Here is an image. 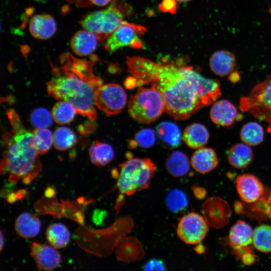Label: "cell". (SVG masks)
Segmentation results:
<instances>
[{"instance_id": "obj_1", "label": "cell", "mask_w": 271, "mask_h": 271, "mask_svg": "<svg viewBox=\"0 0 271 271\" xmlns=\"http://www.w3.org/2000/svg\"><path fill=\"white\" fill-rule=\"evenodd\" d=\"M128 71L137 85L151 84L163 97L165 111L175 120L189 118L202 107L197 91L181 64L159 63L139 56L127 57Z\"/></svg>"}, {"instance_id": "obj_2", "label": "cell", "mask_w": 271, "mask_h": 271, "mask_svg": "<svg viewBox=\"0 0 271 271\" xmlns=\"http://www.w3.org/2000/svg\"><path fill=\"white\" fill-rule=\"evenodd\" d=\"M97 60L95 55H92L90 60H86L77 58L70 53L62 54L60 64L52 65V77L47 83V91L51 97L69 102L77 113L92 121L97 117L94 93L103 83L93 71Z\"/></svg>"}, {"instance_id": "obj_3", "label": "cell", "mask_w": 271, "mask_h": 271, "mask_svg": "<svg viewBox=\"0 0 271 271\" xmlns=\"http://www.w3.org/2000/svg\"><path fill=\"white\" fill-rule=\"evenodd\" d=\"M7 114L10 128L3 134L5 150L1 172L8 174L9 180L12 183L21 181L28 185L38 176L42 169L33 131L25 127L14 109H9Z\"/></svg>"}, {"instance_id": "obj_4", "label": "cell", "mask_w": 271, "mask_h": 271, "mask_svg": "<svg viewBox=\"0 0 271 271\" xmlns=\"http://www.w3.org/2000/svg\"><path fill=\"white\" fill-rule=\"evenodd\" d=\"M156 166L149 158H129L115 172L116 186L121 194L130 196L150 185Z\"/></svg>"}, {"instance_id": "obj_5", "label": "cell", "mask_w": 271, "mask_h": 271, "mask_svg": "<svg viewBox=\"0 0 271 271\" xmlns=\"http://www.w3.org/2000/svg\"><path fill=\"white\" fill-rule=\"evenodd\" d=\"M164 111L163 97L153 87H140L130 96L128 103L129 116L140 123L149 124L156 121Z\"/></svg>"}, {"instance_id": "obj_6", "label": "cell", "mask_w": 271, "mask_h": 271, "mask_svg": "<svg viewBox=\"0 0 271 271\" xmlns=\"http://www.w3.org/2000/svg\"><path fill=\"white\" fill-rule=\"evenodd\" d=\"M239 106L266 124L271 132V74L255 86L249 94L240 99Z\"/></svg>"}, {"instance_id": "obj_7", "label": "cell", "mask_w": 271, "mask_h": 271, "mask_svg": "<svg viewBox=\"0 0 271 271\" xmlns=\"http://www.w3.org/2000/svg\"><path fill=\"white\" fill-rule=\"evenodd\" d=\"M124 13L112 4L107 8L92 12L84 17L80 25L85 30L96 34L100 41H106L119 27L127 22Z\"/></svg>"}, {"instance_id": "obj_8", "label": "cell", "mask_w": 271, "mask_h": 271, "mask_svg": "<svg viewBox=\"0 0 271 271\" xmlns=\"http://www.w3.org/2000/svg\"><path fill=\"white\" fill-rule=\"evenodd\" d=\"M94 103L107 116L120 112L127 103V96L123 88L115 83L102 84L96 90Z\"/></svg>"}, {"instance_id": "obj_9", "label": "cell", "mask_w": 271, "mask_h": 271, "mask_svg": "<svg viewBox=\"0 0 271 271\" xmlns=\"http://www.w3.org/2000/svg\"><path fill=\"white\" fill-rule=\"evenodd\" d=\"M147 31L140 25L127 22L119 27L107 39L105 44L106 50L114 52L119 48L129 46L134 49H142L143 44L139 37Z\"/></svg>"}, {"instance_id": "obj_10", "label": "cell", "mask_w": 271, "mask_h": 271, "mask_svg": "<svg viewBox=\"0 0 271 271\" xmlns=\"http://www.w3.org/2000/svg\"><path fill=\"white\" fill-rule=\"evenodd\" d=\"M208 230V224L203 216L196 212H190L182 217L177 227L179 238L185 243L191 245L202 241Z\"/></svg>"}, {"instance_id": "obj_11", "label": "cell", "mask_w": 271, "mask_h": 271, "mask_svg": "<svg viewBox=\"0 0 271 271\" xmlns=\"http://www.w3.org/2000/svg\"><path fill=\"white\" fill-rule=\"evenodd\" d=\"M182 71L195 86L202 107L208 106L221 95L219 82L215 79L203 77L191 66L181 64Z\"/></svg>"}, {"instance_id": "obj_12", "label": "cell", "mask_w": 271, "mask_h": 271, "mask_svg": "<svg viewBox=\"0 0 271 271\" xmlns=\"http://www.w3.org/2000/svg\"><path fill=\"white\" fill-rule=\"evenodd\" d=\"M202 214L209 225L215 229H220L228 223L231 210L225 200L212 196L206 199L203 204Z\"/></svg>"}, {"instance_id": "obj_13", "label": "cell", "mask_w": 271, "mask_h": 271, "mask_svg": "<svg viewBox=\"0 0 271 271\" xmlns=\"http://www.w3.org/2000/svg\"><path fill=\"white\" fill-rule=\"evenodd\" d=\"M236 188L239 197L247 203L257 201L263 195L264 186L260 180L251 174H243L236 179Z\"/></svg>"}, {"instance_id": "obj_14", "label": "cell", "mask_w": 271, "mask_h": 271, "mask_svg": "<svg viewBox=\"0 0 271 271\" xmlns=\"http://www.w3.org/2000/svg\"><path fill=\"white\" fill-rule=\"evenodd\" d=\"M31 255L37 268L41 270H53L61 262V255L56 248L47 244L33 242L31 246Z\"/></svg>"}, {"instance_id": "obj_15", "label": "cell", "mask_w": 271, "mask_h": 271, "mask_svg": "<svg viewBox=\"0 0 271 271\" xmlns=\"http://www.w3.org/2000/svg\"><path fill=\"white\" fill-rule=\"evenodd\" d=\"M210 117L214 123L224 127L230 126L241 119V115L235 106L226 99L216 101L213 103Z\"/></svg>"}, {"instance_id": "obj_16", "label": "cell", "mask_w": 271, "mask_h": 271, "mask_svg": "<svg viewBox=\"0 0 271 271\" xmlns=\"http://www.w3.org/2000/svg\"><path fill=\"white\" fill-rule=\"evenodd\" d=\"M98 36L87 30H81L76 32L70 40V47L73 52L80 56L92 54L96 49Z\"/></svg>"}, {"instance_id": "obj_17", "label": "cell", "mask_w": 271, "mask_h": 271, "mask_svg": "<svg viewBox=\"0 0 271 271\" xmlns=\"http://www.w3.org/2000/svg\"><path fill=\"white\" fill-rule=\"evenodd\" d=\"M29 29L34 38L46 40L51 38L56 32V24L50 15H36L31 19Z\"/></svg>"}, {"instance_id": "obj_18", "label": "cell", "mask_w": 271, "mask_h": 271, "mask_svg": "<svg viewBox=\"0 0 271 271\" xmlns=\"http://www.w3.org/2000/svg\"><path fill=\"white\" fill-rule=\"evenodd\" d=\"M191 164L196 172L204 174L217 167L218 159L213 149L202 147L194 152L191 159Z\"/></svg>"}, {"instance_id": "obj_19", "label": "cell", "mask_w": 271, "mask_h": 271, "mask_svg": "<svg viewBox=\"0 0 271 271\" xmlns=\"http://www.w3.org/2000/svg\"><path fill=\"white\" fill-rule=\"evenodd\" d=\"M209 67L215 75L224 77L231 75L235 68L236 59L231 52L227 50L215 52L209 59Z\"/></svg>"}, {"instance_id": "obj_20", "label": "cell", "mask_w": 271, "mask_h": 271, "mask_svg": "<svg viewBox=\"0 0 271 271\" xmlns=\"http://www.w3.org/2000/svg\"><path fill=\"white\" fill-rule=\"evenodd\" d=\"M209 133L206 127L200 123H193L184 129L182 139L189 147L198 149L205 146L208 142Z\"/></svg>"}, {"instance_id": "obj_21", "label": "cell", "mask_w": 271, "mask_h": 271, "mask_svg": "<svg viewBox=\"0 0 271 271\" xmlns=\"http://www.w3.org/2000/svg\"><path fill=\"white\" fill-rule=\"evenodd\" d=\"M41 222L33 214L25 212L17 218L15 223L16 233L24 238H31L37 236L40 232Z\"/></svg>"}, {"instance_id": "obj_22", "label": "cell", "mask_w": 271, "mask_h": 271, "mask_svg": "<svg viewBox=\"0 0 271 271\" xmlns=\"http://www.w3.org/2000/svg\"><path fill=\"white\" fill-rule=\"evenodd\" d=\"M227 159L229 164L236 169L247 168L253 159V152L250 146L245 143H237L229 150Z\"/></svg>"}, {"instance_id": "obj_23", "label": "cell", "mask_w": 271, "mask_h": 271, "mask_svg": "<svg viewBox=\"0 0 271 271\" xmlns=\"http://www.w3.org/2000/svg\"><path fill=\"white\" fill-rule=\"evenodd\" d=\"M253 231L245 222L237 221L229 230L228 239L230 245L234 248L248 246L252 242Z\"/></svg>"}, {"instance_id": "obj_24", "label": "cell", "mask_w": 271, "mask_h": 271, "mask_svg": "<svg viewBox=\"0 0 271 271\" xmlns=\"http://www.w3.org/2000/svg\"><path fill=\"white\" fill-rule=\"evenodd\" d=\"M117 258L125 261L140 259L144 254L141 243L133 237L122 238L117 244Z\"/></svg>"}, {"instance_id": "obj_25", "label": "cell", "mask_w": 271, "mask_h": 271, "mask_svg": "<svg viewBox=\"0 0 271 271\" xmlns=\"http://www.w3.org/2000/svg\"><path fill=\"white\" fill-rule=\"evenodd\" d=\"M156 133L160 141L169 148H176L181 143L179 126L171 121H163L156 127Z\"/></svg>"}, {"instance_id": "obj_26", "label": "cell", "mask_w": 271, "mask_h": 271, "mask_svg": "<svg viewBox=\"0 0 271 271\" xmlns=\"http://www.w3.org/2000/svg\"><path fill=\"white\" fill-rule=\"evenodd\" d=\"M191 161L187 156L180 151H175L167 158L165 167L167 172L175 177H180L188 174Z\"/></svg>"}, {"instance_id": "obj_27", "label": "cell", "mask_w": 271, "mask_h": 271, "mask_svg": "<svg viewBox=\"0 0 271 271\" xmlns=\"http://www.w3.org/2000/svg\"><path fill=\"white\" fill-rule=\"evenodd\" d=\"M89 156L92 164L97 166L103 167L113 159L114 152L110 144L96 141L91 145L89 150Z\"/></svg>"}, {"instance_id": "obj_28", "label": "cell", "mask_w": 271, "mask_h": 271, "mask_svg": "<svg viewBox=\"0 0 271 271\" xmlns=\"http://www.w3.org/2000/svg\"><path fill=\"white\" fill-rule=\"evenodd\" d=\"M46 235L50 245L56 249L66 247L70 240L69 230L61 223H56L50 225L46 230Z\"/></svg>"}, {"instance_id": "obj_29", "label": "cell", "mask_w": 271, "mask_h": 271, "mask_svg": "<svg viewBox=\"0 0 271 271\" xmlns=\"http://www.w3.org/2000/svg\"><path fill=\"white\" fill-rule=\"evenodd\" d=\"M240 137L244 143L250 146H255L262 142L264 130L259 123L255 121L248 122L242 127Z\"/></svg>"}, {"instance_id": "obj_30", "label": "cell", "mask_w": 271, "mask_h": 271, "mask_svg": "<svg viewBox=\"0 0 271 271\" xmlns=\"http://www.w3.org/2000/svg\"><path fill=\"white\" fill-rule=\"evenodd\" d=\"M76 113V108L71 103L62 100L54 104L51 111L54 121L59 124L70 123Z\"/></svg>"}, {"instance_id": "obj_31", "label": "cell", "mask_w": 271, "mask_h": 271, "mask_svg": "<svg viewBox=\"0 0 271 271\" xmlns=\"http://www.w3.org/2000/svg\"><path fill=\"white\" fill-rule=\"evenodd\" d=\"M252 243L258 251L271 252V226L266 224L256 227L253 231Z\"/></svg>"}, {"instance_id": "obj_32", "label": "cell", "mask_w": 271, "mask_h": 271, "mask_svg": "<svg viewBox=\"0 0 271 271\" xmlns=\"http://www.w3.org/2000/svg\"><path fill=\"white\" fill-rule=\"evenodd\" d=\"M76 142L74 132L67 127H57L53 133V145L57 150H67L73 147Z\"/></svg>"}, {"instance_id": "obj_33", "label": "cell", "mask_w": 271, "mask_h": 271, "mask_svg": "<svg viewBox=\"0 0 271 271\" xmlns=\"http://www.w3.org/2000/svg\"><path fill=\"white\" fill-rule=\"evenodd\" d=\"M156 139V133L154 130L144 128L137 132L133 139L128 140V146L132 149L137 148L148 149L154 145Z\"/></svg>"}, {"instance_id": "obj_34", "label": "cell", "mask_w": 271, "mask_h": 271, "mask_svg": "<svg viewBox=\"0 0 271 271\" xmlns=\"http://www.w3.org/2000/svg\"><path fill=\"white\" fill-rule=\"evenodd\" d=\"M32 131L39 154H46L53 144V133L48 128H35Z\"/></svg>"}, {"instance_id": "obj_35", "label": "cell", "mask_w": 271, "mask_h": 271, "mask_svg": "<svg viewBox=\"0 0 271 271\" xmlns=\"http://www.w3.org/2000/svg\"><path fill=\"white\" fill-rule=\"evenodd\" d=\"M165 202L168 209L174 213L183 210L188 204L186 195L178 189L170 191L166 197Z\"/></svg>"}, {"instance_id": "obj_36", "label": "cell", "mask_w": 271, "mask_h": 271, "mask_svg": "<svg viewBox=\"0 0 271 271\" xmlns=\"http://www.w3.org/2000/svg\"><path fill=\"white\" fill-rule=\"evenodd\" d=\"M53 119L52 113L43 107L34 110L30 116L31 122L35 128H48Z\"/></svg>"}, {"instance_id": "obj_37", "label": "cell", "mask_w": 271, "mask_h": 271, "mask_svg": "<svg viewBox=\"0 0 271 271\" xmlns=\"http://www.w3.org/2000/svg\"><path fill=\"white\" fill-rule=\"evenodd\" d=\"M159 9L163 13L174 14L177 10L176 0H162L158 6Z\"/></svg>"}, {"instance_id": "obj_38", "label": "cell", "mask_w": 271, "mask_h": 271, "mask_svg": "<svg viewBox=\"0 0 271 271\" xmlns=\"http://www.w3.org/2000/svg\"><path fill=\"white\" fill-rule=\"evenodd\" d=\"M145 270H165L166 266L164 262L159 259H152L144 265Z\"/></svg>"}, {"instance_id": "obj_39", "label": "cell", "mask_w": 271, "mask_h": 271, "mask_svg": "<svg viewBox=\"0 0 271 271\" xmlns=\"http://www.w3.org/2000/svg\"><path fill=\"white\" fill-rule=\"evenodd\" d=\"M241 257L243 263L247 265L253 264L256 260L255 255L251 252V251L246 252Z\"/></svg>"}, {"instance_id": "obj_40", "label": "cell", "mask_w": 271, "mask_h": 271, "mask_svg": "<svg viewBox=\"0 0 271 271\" xmlns=\"http://www.w3.org/2000/svg\"><path fill=\"white\" fill-rule=\"evenodd\" d=\"M193 192L195 196L198 199H202L204 198L206 194L205 190L204 188L198 186L193 187Z\"/></svg>"}, {"instance_id": "obj_41", "label": "cell", "mask_w": 271, "mask_h": 271, "mask_svg": "<svg viewBox=\"0 0 271 271\" xmlns=\"http://www.w3.org/2000/svg\"><path fill=\"white\" fill-rule=\"evenodd\" d=\"M90 4L97 6L103 7L107 5L112 0H88Z\"/></svg>"}, {"instance_id": "obj_42", "label": "cell", "mask_w": 271, "mask_h": 271, "mask_svg": "<svg viewBox=\"0 0 271 271\" xmlns=\"http://www.w3.org/2000/svg\"><path fill=\"white\" fill-rule=\"evenodd\" d=\"M70 2L75 3L77 5L81 6L83 5H88L90 4V3L88 0H67Z\"/></svg>"}, {"instance_id": "obj_43", "label": "cell", "mask_w": 271, "mask_h": 271, "mask_svg": "<svg viewBox=\"0 0 271 271\" xmlns=\"http://www.w3.org/2000/svg\"><path fill=\"white\" fill-rule=\"evenodd\" d=\"M195 250L197 253H202L205 251L204 246L200 244L197 246Z\"/></svg>"}, {"instance_id": "obj_44", "label": "cell", "mask_w": 271, "mask_h": 271, "mask_svg": "<svg viewBox=\"0 0 271 271\" xmlns=\"http://www.w3.org/2000/svg\"><path fill=\"white\" fill-rule=\"evenodd\" d=\"M4 236L2 230L1 231V251H2L4 245Z\"/></svg>"}, {"instance_id": "obj_45", "label": "cell", "mask_w": 271, "mask_h": 271, "mask_svg": "<svg viewBox=\"0 0 271 271\" xmlns=\"http://www.w3.org/2000/svg\"><path fill=\"white\" fill-rule=\"evenodd\" d=\"M177 2L179 3H186L190 1L191 0H176Z\"/></svg>"}]
</instances>
